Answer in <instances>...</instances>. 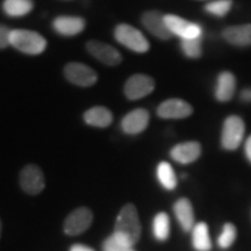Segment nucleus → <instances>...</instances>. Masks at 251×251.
Segmentation results:
<instances>
[{"mask_svg":"<svg viewBox=\"0 0 251 251\" xmlns=\"http://www.w3.org/2000/svg\"><path fill=\"white\" fill-rule=\"evenodd\" d=\"M193 113V107L185 100L171 98L163 101L157 108V115L161 119H179L188 118Z\"/></svg>","mask_w":251,"mask_h":251,"instance_id":"nucleus-10","label":"nucleus"},{"mask_svg":"<svg viewBox=\"0 0 251 251\" xmlns=\"http://www.w3.org/2000/svg\"><path fill=\"white\" fill-rule=\"evenodd\" d=\"M246 134V124L238 115L226 118L221 131V146L225 150L234 151L241 146Z\"/></svg>","mask_w":251,"mask_h":251,"instance_id":"nucleus-3","label":"nucleus"},{"mask_svg":"<svg viewBox=\"0 0 251 251\" xmlns=\"http://www.w3.org/2000/svg\"><path fill=\"white\" fill-rule=\"evenodd\" d=\"M152 234L159 242H164L170 236V218L166 213L159 212L153 218Z\"/></svg>","mask_w":251,"mask_h":251,"instance_id":"nucleus-22","label":"nucleus"},{"mask_svg":"<svg viewBox=\"0 0 251 251\" xmlns=\"http://www.w3.org/2000/svg\"><path fill=\"white\" fill-rule=\"evenodd\" d=\"M222 36L226 42L229 45L238 47V48H246L251 46V24L236 25L225 28L222 31Z\"/></svg>","mask_w":251,"mask_h":251,"instance_id":"nucleus-15","label":"nucleus"},{"mask_svg":"<svg viewBox=\"0 0 251 251\" xmlns=\"http://www.w3.org/2000/svg\"><path fill=\"white\" fill-rule=\"evenodd\" d=\"M93 214L86 207L75 209L68 215L64 222V233L69 236H77L83 234L92 224Z\"/></svg>","mask_w":251,"mask_h":251,"instance_id":"nucleus-6","label":"nucleus"},{"mask_svg":"<svg viewBox=\"0 0 251 251\" xmlns=\"http://www.w3.org/2000/svg\"><path fill=\"white\" fill-rule=\"evenodd\" d=\"M0 234H1V221H0Z\"/></svg>","mask_w":251,"mask_h":251,"instance_id":"nucleus-32","label":"nucleus"},{"mask_svg":"<svg viewBox=\"0 0 251 251\" xmlns=\"http://www.w3.org/2000/svg\"><path fill=\"white\" fill-rule=\"evenodd\" d=\"M240 99L243 102H251V87H246L240 94Z\"/></svg>","mask_w":251,"mask_h":251,"instance_id":"nucleus-29","label":"nucleus"},{"mask_svg":"<svg viewBox=\"0 0 251 251\" xmlns=\"http://www.w3.org/2000/svg\"><path fill=\"white\" fill-rule=\"evenodd\" d=\"M174 212L178 224L185 231L192 230L194 227V212L192 203L186 198H180L174 205Z\"/></svg>","mask_w":251,"mask_h":251,"instance_id":"nucleus-18","label":"nucleus"},{"mask_svg":"<svg viewBox=\"0 0 251 251\" xmlns=\"http://www.w3.org/2000/svg\"><path fill=\"white\" fill-rule=\"evenodd\" d=\"M31 0H5L2 9L9 17H24L33 9Z\"/></svg>","mask_w":251,"mask_h":251,"instance_id":"nucleus-23","label":"nucleus"},{"mask_svg":"<svg viewBox=\"0 0 251 251\" xmlns=\"http://www.w3.org/2000/svg\"><path fill=\"white\" fill-rule=\"evenodd\" d=\"M127 247L121 242L120 240H118V237L114 234H112L111 236H108L105 240L102 246V251H128Z\"/></svg>","mask_w":251,"mask_h":251,"instance_id":"nucleus-27","label":"nucleus"},{"mask_svg":"<svg viewBox=\"0 0 251 251\" xmlns=\"http://www.w3.org/2000/svg\"><path fill=\"white\" fill-rule=\"evenodd\" d=\"M70 251H94L92 248L84 246V244H75L70 248Z\"/></svg>","mask_w":251,"mask_h":251,"instance_id":"nucleus-31","label":"nucleus"},{"mask_svg":"<svg viewBox=\"0 0 251 251\" xmlns=\"http://www.w3.org/2000/svg\"><path fill=\"white\" fill-rule=\"evenodd\" d=\"M155 90V80L147 75H134L126 81L125 94L128 99L139 100Z\"/></svg>","mask_w":251,"mask_h":251,"instance_id":"nucleus-7","label":"nucleus"},{"mask_svg":"<svg viewBox=\"0 0 251 251\" xmlns=\"http://www.w3.org/2000/svg\"><path fill=\"white\" fill-rule=\"evenodd\" d=\"M231 7H233V0H212L206 4L205 11L214 17L224 18L230 12Z\"/></svg>","mask_w":251,"mask_h":251,"instance_id":"nucleus-24","label":"nucleus"},{"mask_svg":"<svg viewBox=\"0 0 251 251\" xmlns=\"http://www.w3.org/2000/svg\"><path fill=\"white\" fill-rule=\"evenodd\" d=\"M20 185L25 192L36 196L45 190V176L37 165L25 166L20 174Z\"/></svg>","mask_w":251,"mask_h":251,"instance_id":"nucleus-8","label":"nucleus"},{"mask_svg":"<svg viewBox=\"0 0 251 251\" xmlns=\"http://www.w3.org/2000/svg\"><path fill=\"white\" fill-rule=\"evenodd\" d=\"M11 29L0 25V49H4L7 46H11L9 39H11Z\"/></svg>","mask_w":251,"mask_h":251,"instance_id":"nucleus-28","label":"nucleus"},{"mask_svg":"<svg viewBox=\"0 0 251 251\" xmlns=\"http://www.w3.org/2000/svg\"><path fill=\"white\" fill-rule=\"evenodd\" d=\"M143 26L148 29L152 35L161 40H170L172 36L165 24V15L158 11H149L142 15Z\"/></svg>","mask_w":251,"mask_h":251,"instance_id":"nucleus-13","label":"nucleus"},{"mask_svg":"<svg viewBox=\"0 0 251 251\" xmlns=\"http://www.w3.org/2000/svg\"><path fill=\"white\" fill-rule=\"evenodd\" d=\"M165 24L172 35L180 37V40L202 37V28L200 25L185 20L178 15L165 14Z\"/></svg>","mask_w":251,"mask_h":251,"instance_id":"nucleus-5","label":"nucleus"},{"mask_svg":"<svg viewBox=\"0 0 251 251\" xmlns=\"http://www.w3.org/2000/svg\"><path fill=\"white\" fill-rule=\"evenodd\" d=\"M84 121L92 127L105 128L112 124L113 115L109 109L101 107V106H97V107H92L85 112Z\"/></svg>","mask_w":251,"mask_h":251,"instance_id":"nucleus-19","label":"nucleus"},{"mask_svg":"<svg viewBox=\"0 0 251 251\" xmlns=\"http://www.w3.org/2000/svg\"><path fill=\"white\" fill-rule=\"evenodd\" d=\"M149 112L144 108H136L128 113L121 121L124 133L128 135H137L147 129L149 125Z\"/></svg>","mask_w":251,"mask_h":251,"instance_id":"nucleus-11","label":"nucleus"},{"mask_svg":"<svg viewBox=\"0 0 251 251\" xmlns=\"http://www.w3.org/2000/svg\"><path fill=\"white\" fill-rule=\"evenodd\" d=\"M201 144L196 141H188L175 146L171 149L170 156L175 162L179 164H191L196 162L201 155Z\"/></svg>","mask_w":251,"mask_h":251,"instance_id":"nucleus-14","label":"nucleus"},{"mask_svg":"<svg viewBox=\"0 0 251 251\" xmlns=\"http://www.w3.org/2000/svg\"><path fill=\"white\" fill-rule=\"evenodd\" d=\"M114 37L122 46L127 47L128 49L139 52V54L147 52L150 48L146 36L130 25L121 24L117 26L114 30Z\"/></svg>","mask_w":251,"mask_h":251,"instance_id":"nucleus-4","label":"nucleus"},{"mask_svg":"<svg viewBox=\"0 0 251 251\" xmlns=\"http://www.w3.org/2000/svg\"><path fill=\"white\" fill-rule=\"evenodd\" d=\"M52 27L58 34L64 36H75L83 31L85 28V21L78 17H62L56 18L52 23Z\"/></svg>","mask_w":251,"mask_h":251,"instance_id":"nucleus-17","label":"nucleus"},{"mask_svg":"<svg viewBox=\"0 0 251 251\" xmlns=\"http://www.w3.org/2000/svg\"><path fill=\"white\" fill-rule=\"evenodd\" d=\"M235 90H236V78L230 71L220 72L216 85L214 96L219 102H227L234 97Z\"/></svg>","mask_w":251,"mask_h":251,"instance_id":"nucleus-16","label":"nucleus"},{"mask_svg":"<svg viewBox=\"0 0 251 251\" xmlns=\"http://www.w3.org/2000/svg\"><path fill=\"white\" fill-rule=\"evenodd\" d=\"M244 152H246L247 159L249 161V163H251V135L248 136L246 143H244Z\"/></svg>","mask_w":251,"mask_h":251,"instance_id":"nucleus-30","label":"nucleus"},{"mask_svg":"<svg viewBox=\"0 0 251 251\" xmlns=\"http://www.w3.org/2000/svg\"><path fill=\"white\" fill-rule=\"evenodd\" d=\"M64 75L70 83L83 87L92 86L98 79L96 71L81 63H69L64 68Z\"/></svg>","mask_w":251,"mask_h":251,"instance_id":"nucleus-9","label":"nucleus"},{"mask_svg":"<svg viewBox=\"0 0 251 251\" xmlns=\"http://www.w3.org/2000/svg\"><path fill=\"white\" fill-rule=\"evenodd\" d=\"M237 237V229L233 224L230 222H227L225 224L224 227H222L221 233H220L218 237V246L221 248V249H228L233 246L235 240Z\"/></svg>","mask_w":251,"mask_h":251,"instance_id":"nucleus-25","label":"nucleus"},{"mask_svg":"<svg viewBox=\"0 0 251 251\" xmlns=\"http://www.w3.org/2000/svg\"><path fill=\"white\" fill-rule=\"evenodd\" d=\"M128 251H134V250H131V249H130V250H128Z\"/></svg>","mask_w":251,"mask_h":251,"instance_id":"nucleus-33","label":"nucleus"},{"mask_svg":"<svg viewBox=\"0 0 251 251\" xmlns=\"http://www.w3.org/2000/svg\"><path fill=\"white\" fill-rule=\"evenodd\" d=\"M156 176L161 186L165 190L172 191L177 187V176H176L174 168H172L170 163H159L156 169Z\"/></svg>","mask_w":251,"mask_h":251,"instance_id":"nucleus-21","label":"nucleus"},{"mask_svg":"<svg viewBox=\"0 0 251 251\" xmlns=\"http://www.w3.org/2000/svg\"><path fill=\"white\" fill-rule=\"evenodd\" d=\"M142 227L136 207L133 203H127L121 208L114 226V234L128 249L140 241Z\"/></svg>","mask_w":251,"mask_h":251,"instance_id":"nucleus-1","label":"nucleus"},{"mask_svg":"<svg viewBox=\"0 0 251 251\" xmlns=\"http://www.w3.org/2000/svg\"><path fill=\"white\" fill-rule=\"evenodd\" d=\"M87 51L90 52L93 57L99 59L103 64L118 65L121 63V55L114 47L107 45V43L100 42V41H90L86 45Z\"/></svg>","mask_w":251,"mask_h":251,"instance_id":"nucleus-12","label":"nucleus"},{"mask_svg":"<svg viewBox=\"0 0 251 251\" xmlns=\"http://www.w3.org/2000/svg\"><path fill=\"white\" fill-rule=\"evenodd\" d=\"M192 246L197 251H208L212 248L208 226L205 222L194 225L192 230Z\"/></svg>","mask_w":251,"mask_h":251,"instance_id":"nucleus-20","label":"nucleus"},{"mask_svg":"<svg viewBox=\"0 0 251 251\" xmlns=\"http://www.w3.org/2000/svg\"><path fill=\"white\" fill-rule=\"evenodd\" d=\"M201 39H188L180 40V48L183 50L184 55L188 58H199L202 55Z\"/></svg>","mask_w":251,"mask_h":251,"instance_id":"nucleus-26","label":"nucleus"},{"mask_svg":"<svg viewBox=\"0 0 251 251\" xmlns=\"http://www.w3.org/2000/svg\"><path fill=\"white\" fill-rule=\"evenodd\" d=\"M9 43L19 51L28 55H39L47 48V41L42 35L33 30L14 29L11 31Z\"/></svg>","mask_w":251,"mask_h":251,"instance_id":"nucleus-2","label":"nucleus"}]
</instances>
